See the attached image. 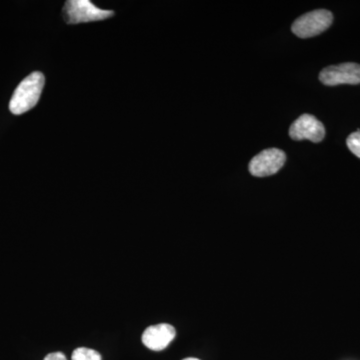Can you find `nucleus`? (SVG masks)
<instances>
[{
	"mask_svg": "<svg viewBox=\"0 0 360 360\" xmlns=\"http://www.w3.org/2000/svg\"><path fill=\"white\" fill-rule=\"evenodd\" d=\"M333 15L326 9L310 11L293 22L291 30L300 39H309L321 34L333 25Z\"/></svg>",
	"mask_w": 360,
	"mask_h": 360,
	"instance_id": "3",
	"label": "nucleus"
},
{
	"mask_svg": "<svg viewBox=\"0 0 360 360\" xmlns=\"http://www.w3.org/2000/svg\"><path fill=\"white\" fill-rule=\"evenodd\" d=\"M290 136L293 141L307 139L314 143H319L323 141L326 136V129L314 115H302L291 124Z\"/></svg>",
	"mask_w": 360,
	"mask_h": 360,
	"instance_id": "6",
	"label": "nucleus"
},
{
	"mask_svg": "<svg viewBox=\"0 0 360 360\" xmlns=\"http://www.w3.org/2000/svg\"><path fill=\"white\" fill-rule=\"evenodd\" d=\"M71 360H103L101 355L96 350L86 347H79L73 352Z\"/></svg>",
	"mask_w": 360,
	"mask_h": 360,
	"instance_id": "8",
	"label": "nucleus"
},
{
	"mask_svg": "<svg viewBox=\"0 0 360 360\" xmlns=\"http://www.w3.org/2000/svg\"><path fill=\"white\" fill-rule=\"evenodd\" d=\"M44 360H68L63 352H53V354H47Z\"/></svg>",
	"mask_w": 360,
	"mask_h": 360,
	"instance_id": "10",
	"label": "nucleus"
},
{
	"mask_svg": "<svg viewBox=\"0 0 360 360\" xmlns=\"http://www.w3.org/2000/svg\"><path fill=\"white\" fill-rule=\"evenodd\" d=\"M286 161L284 151L269 148L255 155L250 162V172L253 176L265 177L277 174Z\"/></svg>",
	"mask_w": 360,
	"mask_h": 360,
	"instance_id": "4",
	"label": "nucleus"
},
{
	"mask_svg": "<svg viewBox=\"0 0 360 360\" xmlns=\"http://www.w3.org/2000/svg\"><path fill=\"white\" fill-rule=\"evenodd\" d=\"M176 331L174 326L167 323L149 326L142 335V343L149 349L160 352L165 349L174 340Z\"/></svg>",
	"mask_w": 360,
	"mask_h": 360,
	"instance_id": "7",
	"label": "nucleus"
},
{
	"mask_svg": "<svg viewBox=\"0 0 360 360\" xmlns=\"http://www.w3.org/2000/svg\"><path fill=\"white\" fill-rule=\"evenodd\" d=\"M347 144L349 150L360 158V130H357L347 137Z\"/></svg>",
	"mask_w": 360,
	"mask_h": 360,
	"instance_id": "9",
	"label": "nucleus"
},
{
	"mask_svg": "<svg viewBox=\"0 0 360 360\" xmlns=\"http://www.w3.org/2000/svg\"><path fill=\"white\" fill-rule=\"evenodd\" d=\"M63 11L70 25L108 20L115 15V11L98 8L89 0H68Z\"/></svg>",
	"mask_w": 360,
	"mask_h": 360,
	"instance_id": "2",
	"label": "nucleus"
},
{
	"mask_svg": "<svg viewBox=\"0 0 360 360\" xmlns=\"http://www.w3.org/2000/svg\"><path fill=\"white\" fill-rule=\"evenodd\" d=\"M44 75L35 71L25 77L14 91L9 110L14 115H20L32 110L39 103L44 86Z\"/></svg>",
	"mask_w": 360,
	"mask_h": 360,
	"instance_id": "1",
	"label": "nucleus"
},
{
	"mask_svg": "<svg viewBox=\"0 0 360 360\" xmlns=\"http://www.w3.org/2000/svg\"><path fill=\"white\" fill-rule=\"evenodd\" d=\"M319 80L328 86L360 84V65L354 63L328 66L319 73Z\"/></svg>",
	"mask_w": 360,
	"mask_h": 360,
	"instance_id": "5",
	"label": "nucleus"
},
{
	"mask_svg": "<svg viewBox=\"0 0 360 360\" xmlns=\"http://www.w3.org/2000/svg\"><path fill=\"white\" fill-rule=\"evenodd\" d=\"M184 360H200V359H194V357H188V359H184Z\"/></svg>",
	"mask_w": 360,
	"mask_h": 360,
	"instance_id": "11",
	"label": "nucleus"
}]
</instances>
